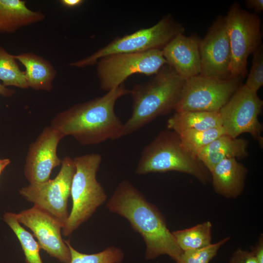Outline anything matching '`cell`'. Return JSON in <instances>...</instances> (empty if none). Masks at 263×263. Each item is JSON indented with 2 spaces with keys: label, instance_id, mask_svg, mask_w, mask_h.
Segmentation results:
<instances>
[{
  "label": "cell",
  "instance_id": "1",
  "mask_svg": "<svg viewBox=\"0 0 263 263\" xmlns=\"http://www.w3.org/2000/svg\"><path fill=\"white\" fill-rule=\"evenodd\" d=\"M113 213L126 218L143 238L145 257L151 260L167 255L175 262L182 253L158 209L129 181L121 182L106 204Z\"/></svg>",
  "mask_w": 263,
  "mask_h": 263
},
{
  "label": "cell",
  "instance_id": "2",
  "mask_svg": "<svg viewBox=\"0 0 263 263\" xmlns=\"http://www.w3.org/2000/svg\"><path fill=\"white\" fill-rule=\"evenodd\" d=\"M130 94L124 84L105 95L75 104L58 113L50 126L63 137L71 136L83 145L115 140L124 135V123L115 114L114 107L121 97Z\"/></svg>",
  "mask_w": 263,
  "mask_h": 263
},
{
  "label": "cell",
  "instance_id": "3",
  "mask_svg": "<svg viewBox=\"0 0 263 263\" xmlns=\"http://www.w3.org/2000/svg\"><path fill=\"white\" fill-rule=\"evenodd\" d=\"M185 81L166 64L147 82L135 84L130 91L132 110L131 117L124 123V136L174 111Z\"/></svg>",
  "mask_w": 263,
  "mask_h": 263
},
{
  "label": "cell",
  "instance_id": "4",
  "mask_svg": "<svg viewBox=\"0 0 263 263\" xmlns=\"http://www.w3.org/2000/svg\"><path fill=\"white\" fill-rule=\"evenodd\" d=\"M176 171L192 175L203 184L210 180L211 175L196 155L188 150L178 134L171 130L161 132L141 152L135 173Z\"/></svg>",
  "mask_w": 263,
  "mask_h": 263
},
{
  "label": "cell",
  "instance_id": "5",
  "mask_svg": "<svg viewBox=\"0 0 263 263\" xmlns=\"http://www.w3.org/2000/svg\"><path fill=\"white\" fill-rule=\"evenodd\" d=\"M75 172L72 181V207L62 228V234L69 236L89 219L107 200L105 189L96 179L102 162L97 153L86 154L73 159Z\"/></svg>",
  "mask_w": 263,
  "mask_h": 263
},
{
  "label": "cell",
  "instance_id": "6",
  "mask_svg": "<svg viewBox=\"0 0 263 263\" xmlns=\"http://www.w3.org/2000/svg\"><path fill=\"white\" fill-rule=\"evenodd\" d=\"M184 31L181 24L176 21L170 15H167L153 26L115 38L89 56L72 62L69 65L83 68L93 65L100 58L108 55L162 50L177 35L184 33Z\"/></svg>",
  "mask_w": 263,
  "mask_h": 263
},
{
  "label": "cell",
  "instance_id": "7",
  "mask_svg": "<svg viewBox=\"0 0 263 263\" xmlns=\"http://www.w3.org/2000/svg\"><path fill=\"white\" fill-rule=\"evenodd\" d=\"M225 17L231 51L230 78H244L249 55L262 44L261 20L255 14L234 2Z\"/></svg>",
  "mask_w": 263,
  "mask_h": 263
},
{
  "label": "cell",
  "instance_id": "8",
  "mask_svg": "<svg viewBox=\"0 0 263 263\" xmlns=\"http://www.w3.org/2000/svg\"><path fill=\"white\" fill-rule=\"evenodd\" d=\"M100 88L107 92L122 84L131 75L156 74L167 62L162 50L116 54L100 58L96 63Z\"/></svg>",
  "mask_w": 263,
  "mask_h": 263
},
{
  "label": "cell",
  "instance_id": "9",
  "mask_svg": "<svg viewBox=\"0 0 263 263\" xmlns=\"http://www.w3.org/2000/svg\"><path fill=\"white\" fill-rule=\"evenodd\" d=\"M242 79H220L200 75L189 78L174 111L219 112L241 86Z\"/></svg>",
  "mask_w": 263,
  "mask_h": 263
},
{
  "label": "cell",
  "instance_id": "10",
  "mask_svg": "<svg viewBox=\"0 0 263 263\" xmlns=\"http://www.w3.org/2000/svg\"><path fill=\"white\" fill-rule=\"evenodd\" d=\"M56 176L45 182L29 184L19 189L27 201L43 209L64 225L69 214L68 200L71 195L72 181L75 172L73 159L66 156L62 160Z\"/></svg>",
  "mask_w": 263,
  "mask_h": 263
},
{
  "label": "cell",
  "instance_id": "11",
  "mask_svg": "<svg viewBox=\"0 0 263 263\" xmlns=\"http://www.w3.org/2000/svg\"><path fill=\"white\" fill-rule=\"evenodd\" d=\"M263 106V101L257 93L242 84L219 111L226 134L237 138L242 133H250L262 147L263 126L258 116Z\"/></svg>",
  "mask_w": 263,
  "mask_h": 263
},
{
  "label": "cell",
  "instance_id": "12",
  "mask_svg": "<svg viewBox=\"0 0 263 263\" xmlns=\"http://www.w3.org/2000/svg\"><path fill=\"white\" fill-rule=\"evenodd\" d=\"M200 75L220 79L230 78L231 51L225 17L219 16L200 42Z\"/></svg>",
  "mask_w": 263,
  "mask_h": 263
},
{
  "label": "cell",
  "instance_id": "13",
  "mask_svg": "<svg viewBox=\"0 0 263 263\" xmlns=\"http://www.w3.org/2000/svg\"><path fill=\"white\" fill-rule=\"evenodd\" d=\"M18 221L30 228L37 238L40 249L62 263H70V250L62 239L63 225L51 214L34 205L16 214Z\"/></svg>",
  "mask_w": 263,
  "mask_h": 263
},
{
  "label": "cell",
  "instance_id": "14",
  "mask_svg": "<svg viewBox=\"0 0 263 263\" xmlns=\"http://www.w3.org/2000/svg\"><path fill=\"white\" fill-rule=\"evenodd\" d=\"M63 136L51 126L45 127L32 143L27 153L24 173L30 184L47 181L52 170L61 164L57 149Z\"/></svg>",
  "mask_w": 263,
  "mask_h": 263
},
{
  "label": "cell",
  "instance_id": "15",
  "mask_svg": "<svg viewBox=\"0 0 263 263\" xmlns=\"http://www.w3.org/2000/svg\"><path fill=\"white\" fill-rule=\"evenodd\" d=\"M200 41L197 35L179 33L161 50L167 64L186 80L201 73Z\"/></svg>",
  "mask_w": 263,
  "mask_h": 263
},
{
  "label": "cell",
  "instance_id": "16",
  "mask_svg": "<svg viewBox=\"0 0 263 263\" xmlns=\"http://www.w3.org/2000/svg\"><path fill=\"white\" fill-rule=\"evenodd\" d=\"M247 171L236 158L223 160L210 172L214 191L227 198L237 197L244 188Z\"/></svg>",
  "mask_w": 263,
  "mask_h": 263
},
{
  "label": "cell",
  "instance_id": "17",
  "mask_svg": "<svg viewBox=\"0 0 263 263\" xmlns=\"http://www.w3.org/2000/svg\"><path fill=\"white\" fill-rule=\"evenodd\" d=\"M248 140L245 139L223 134L200 150L196 155L210 172L224 159L246 158L248 156Z\"/></svg>",
  "mask_w": 263,
  "mask_h": 263
},
{
  "label": "cell",
  "instance_id": "18",
  "mask_svg": "<svg viewBox=\"0 0 263 263\" xmlns=\"http://www.w3.org/2000/svg\"><path fill=\"white\" fill-rule=\"evenodd\" d=\"M45 18L41 11L29 9L25 0H0V33H14Z\"/></svg>",
  "mask_w": 263,
  "mask_h": 263
},
{
  "label": "cell",
  "instance_id": "19",
  "mask_svg": "<svg viewBox=\"0 0 263 263\" xmlns=\"http://www.w3.org/2000/svg\"><path fill=\"white\" fill-rule=\"evenodd\" d=\"M25 67L24 72L29 88L50 91L57 72L48 60L33 53L14 55Z\"/></svg>",
  "mask_w": 263,
  "mask_h": 263
},
{
  "label": "cell",
  "instance_id": "20",
  "mask_svg": "<svg viewBox=\"0 0 263 263\" xmlns=\"http://www.w3.org/2000/svg\"><path fill=\"white\" fill-rule=\"evenodd\" d=\"M222 127L219 112H175L167 121V128L176 133L188 130H205Z\"/></svg>",
  "mask_w": 263,
  "mask_h": 263
},
{
  "label": "cell",
  "instance_id": "21",
  "mask_svg": "<svg viewBox=\"0 0 263 263\" xmlns=\"http://www.w3.org/2000/svg\"><path fill=\"white\" fill-rule=\"evenodd\" d=\"M212 224L206 221L192 227L172 232L182 251L200 249L210 244Z\"/></svg>",
  "mask_w": 263,
  "mask_h": 263
},
{
  "label": "cell",
  "instance_id": "22",
  "mask_svg": "<svg viewBox=\"0 0 263 263\" xmlns=\"http://www.w3.org/2000/svg\"><path fill=\"white\" fill-rule=\"evenodd\" d=\"M3 219L19 239L25 255L26 263H42L39 255L40 247L38 242L18 221L15 213H5Z\"/></svg>",
  "mask_w": 263,
  "mask_h": 263
},
{
  "label": "cell",
  "instance_id": "23",
  "mask_svg": "<svg viewBox=\"0 0 263 263\" xmlns=\"http://www.w3.org/2000/svg\"><path fill=\"white\" fill-rule=\"evenodd\" d=\"M0 80L5 87L15 86L21 89L29 88L24 73L20 70L14 55L9 54L0 45Z\"/></svg>",
  "mask_w": 263,
  "mask_h": 263
},
{
  "label": "cell",
  "instance_id": "24",
  "mask_svg": "<svg viewBox=\"0 0 263 263\" xmlns=\"http://www.w3.org/2000/svg\"><path fill=\"white\" fill-rule=\"evenodd\" d=\"M177 134L184 147L196 155L200 150L226 133L221 127L205 130L185 131Z\"/></svg>",
  "mask_w": 263,
  "mask_h": 263
},
{
  "label": "cell",
  "instance_id": "25",
  "mask_svg": "<svg viewBox=\"0 0 263 263\" xmlns=\"http://www.w3.org/2000/svg\"><path fill=\"white\" fill-rule=\"evenodd\" d=\"M71 253L70 263H120L124 259V253L120 248L110 246L98 253L87 254L75 250L69 240H64Z\"/></svg>",
  "mask_w": 263,
  "mask_h": 263
},
{
  "label": "cell",
  "instance_id": "26",
  "mask_svg": "<svg viewBox=\"0 0 263 263\" xmlns=\"http://www.w3.org/2000/svg\"><path fill=\"white\" fill-rule=\"evenodd\" d=\"M230 237H227L215 244H211L205 247L183 251L176 263H209L216 255L220 247L226 243Z\"/></svg>",
  "mask_w": 263,
  "mask_h": 263
},
{
  "label": "cell",
  "instance_id": "27",
  "mask_svg": "<svg viewBox=\"0 0 263 263\" xmlns=\"http://www.w3.org/2000/svg\"><path fill=\"white\" fill-rule=\"evenodd\" d=\"M253 54L251 70L244 85L248 89L257 93L263 85V44H261Z\"/></svg>",
  "mask_w": 263,
  "mask_h": 263
},
{
  "label": "cell",
  "instance_id": "28",
  "mask_svg": "<svg viewBox=\"0 0 263 263\" xmlns=\"http://www.w3.org/2000/svg\"><path fill=\"white\" fill-rule=\"evenodd\" d=\"M229 263H258L251 252L238 248L233 254Z\"/></svg>",
  "mask_w": 263,
  "mask_h": 263
},
{
  "label": "cell",
  "instance_id": "29",
  "mask_svg": "<svg viewBox=\"0 0 263 263\" xmlns=\"http://www.w3.org/2000/svg\"><path fill=\"white\" fill-rule=\"evenodd\" d=\"M251 253L258 263H263V238L262 234L260 237L255 246L251 249Z\"/></svg>",
  "mask_w": 263,
  "mask_h": 263
},
{
  "label": "cell",
  "instance_id": "30",
  "mask_svg": "<svg viewBox=\"0 0 263 263\" xmlns=\"http://www.w3.org/2000/svg\"><path fill=\"white\" fill-rule=\"evenodd\" d=\"M245 3L248 8L253 9L256 12L260 13L263 11V0H247Z\"/></svg>",
  "mask_w": 263,
  "mask_h": 263
},
{
  "label": "cell",
  "instance_id": "31",
  "mask_svg": "<svg viewBox=\"0 0 263 263\" xmlns=\"http://www.w3.org/2000/svg\"><path fill=\"white\" fill-rule=\"evenodd\" d=\"M61 4L68 8H75L80 6L84 2L83 0H61Z\"/></svg>",
  "mask_w": 263,
  "mask_h": 263
},
{
  "label": "cell",
  "instance_id": "32",
  "mask_svg": "<svg viewBox=\"0 0 263 263\" xmlns=\"http://www.w3.org/2000/svg\"><path fill=\"white\" fill-rule=\"evenodd\" d=\"M15 93L13 89H9L2 84H0V94L4 97H10Z\"/></svg>",
  "mask_w": 263,
  "mask_h": 263
},
{
  "label": "cell",
  "instance_id": "33",
  "mask_svg": "<svg viewBox=\"0 0 263 263\" xmlns=\"http://www.w3.org/2000/svg\"><path fill=\"white\" fill-rule=\"evenodd\" d=\"M8 158L0 159V175L4 169L10 163Z\"/></svg>",
  "mask_w": 263,
  "mask_h": 263
}]
</instances>
